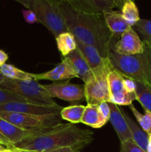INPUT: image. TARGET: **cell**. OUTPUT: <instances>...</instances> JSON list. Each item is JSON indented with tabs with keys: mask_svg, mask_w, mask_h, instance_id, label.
Instances as JSON below:
<instances>
[{
	"mask_svg": "<svg viewBox=\"0 0 151 152\" xmlns=\"http://www.w3.org/2000/svg\"><path fill=\"white\" fill-rule=\"evenodd\" d=\"M4 79H5V77H4V76H3L2 74H1V73H0V83H1V82H2L3 80H4Z\"/></svg>",
	"mask_w": 151,
	"mask_h": 152,
	"instance_id": "cell-39",
	"label": "cell"
},
{
	"mask_svg": "<svg viewBox=\"0 0 151 152\" xmlns=\"http://www.w3.org/2000/svg\"><path fill=\"white\" fill-rule=\"evenodd\" d=\"M0 118L26 131H48L62 123L60 113L46 115L0 111Z\"/></svg>",
	"mask_w": 151,
	"mask_h": 152,
	"instance_id": "cell-6",
	"label": "cell"
},
{
	"mask_svg": "<svg viewBox=\"0 0 151 152\" xmlns=\"http://www.w3.org/2000/svg\"><path fill=\"white\" fill-rule=\"evenodd\" d=\"M7 59H8V55L4 50H0V66L5 64Z\"/></svg>",
	"mask_w": 151,
	"mask_h": 152,
	"instance_id": "cell-34",
	"label": "cell"
},
{
	"mask_svg": "<svg viewBox=\"0 0 151 152\" xmlns=\"http://www.w3.org/2000/svg\"><path fill=\"white\" fill-rule=\"evenodd\" d=\"M62 108L63 107L59 105L45 106L24 102H9L0 105V111L2 112L20 113L33 115H46L60 113Z\"/></svg>",
	"mask_w": 151,
	"mask_h": 152,
	"instance_id": "cell-11",
	"label": "cell"
},
{
	"mask_svg": "<svg viewBox=\"0 0 151 152\" xmlns=\"http://www.w3.org/2000/svg\"><path fill=\"white\" fill-rule=\"evenodd\" d=\"M67 2L76 10L90 14L102 15L117 7L115 0H68Z\"/></svg>",
	"mask_w": 151,
	"mask_h": 152,
	"instance_id": "cell-12",
	"label": "cell"
},
{
	"mask_svg": "<svg viewBox=\"0 0 151 152\" xmlns=\"http://www.w3.org/2000/svg\"><path fill=\"white\" fill-rule=\"evenodd\" d=\"M112 50L124 56L138 54L143 52L144 42L133 27L130 26L115 43Z\"/></svg>",
	"mask_w": 151,
	"mask_h": 152,
	"instance_id": "cell-10",
	"label": "cell"
},
{
	"mask_svg": "<svg viewBox=\"0 0 151 152\" xmlns=\"http://www.w3.org/2000/svg\"><path fill=\"white\" fill-rule=\"evenodd\" d=\"M76 41L77 45L76 48L79 50L83 57L87 61V64L91 68L93 72L98 70L113 67L109 58L102 57L96 48L84 44L76 39Z\"/></svg>",
	"mask_w": 151,
	"mask_h": 152,
	"instance_id": "cell-13",
	"label": "cell"
},
{
	"mask_svg": "<svg viewBox=\"0 0 151 152\" xmlns=\"http://www.w3.org/2000/svg\"><path fill=\"white\" fill-rule=\"evenodd\" d=\"M5 149H7V148L6 147H4V145H2L1 144H0V151H4Z\"/></svg>",
	"mask_w": 151,
	"mask_h": 152,
	"instance_id": "cell-38",
	"label": "cell"
},
{
	"mask_svg": "<svg viewBox=\"0 0 151 152\" xmlns=\"http://www.w3.org/2000/svg\"><path fill=\"white\" fill-rule=\"evenodd\" d=\"M31 10L36 15L38 22L45 26L56 38L59 34L69 32L59 4L50 0H15Z\"/></svg>",
	"mask_w": 151,
	"mask_h": 152,
	"instance_id": "cell-4",
	"label": "cell"
},
{
	"mask_svg": "<svg viewBox=\"0 0 151 152\" xmlns=\"http://www.w3.org/2000/svg\"><path fill=\"white\" fill-rule=\"evenodd\" d=\"M113 68L98 70L93 72V76L84 83V96L87 104L99 105L101 102H110L107 76Z\"/></svg>",
	"mask_w": 151,
	"mask_h": 152,
	"instance_id": "cell-7",
	"label": "cell"
},
{
	"mask_svg": "<svg viewBox=\"0 0 151 152\" xmlns=\"http://www.w3.org/2000/svg\"><path fill=\"white\" fill-rule=\"evenodd\" d=\"M50 1H52L53 2H54V3H56V4H61V3L64 2V1H67L68 0H50Z\"/></svg>",
	"mask_w": 151,
	"mask_h": 152,
	"instance_id": "cell-37",
	"label": "cell"
},
{
	"mask_svg": "<svg viewBox=\"0 0 151 152\" xmlns=\"http://www.w3.org/2000/svg\"><path fill=\"white\" fill-rule=\"evenodd\" d=\"M133 1H134V0H133Z\"/></svg>",
	"mask_w": 151,
	"mask_h": 152,
	"instance_id": "cell-42",
	"label": "cell"
},
{
	"mask_svg": "<svg viewBox=\"0 0 151 152\" xmlns=\"http://www.w3.org/2000/svg\"><path fill=\"white\" fill-rule=\"evenodd\" d=\"M124 114V117L126 119L129 129L130 131L132 136V140L133 142L142 148L144 151L146 152L148 142H149V134L144 132L142 128L138 125L130 116L126 114L124 110H121Z\"/></svg>",
	"mask_w": 151,
	"mask_h": 152,
	"instance_id": "cell-20",
	"label": "cell"
},
{
	"mask_svg": "<svg viewBox=\"0 0 151 152\" xmlns=\"http://www.w3.org/2000/svg\"><path fill=\"white\" fill-rule=\"evenodd\" d=\"M115 2H116V4H117V8L121 9L125 0H115Z\"/></svg>",
	"mask_w": 151,
	"mask_h": 152,
	"instance_id": "cell-36",
	"label": "cell"
},
{
	"mask_svg": "<svg viewBox=\"0 0 151 152\" xmlns=\"http://www.w3.org/2000/svg\"><path fill=\"white\" fill-rule=\"evenodd\" d=\"M12 152H37L35 151H31V150H27V149H22V148H13L12 149Z\"/></svg>",
	"mask_w": 151,
	"mask_h": 152,
	"instance_id": "cell-35",
	"label": "cell"
},
{
	"mask_svg": "<svg viewBox=\"0 0 151 152\" xmlns=\"http://www.w3.org/2000/svg\"><path fill=\"white\" fill-rule=\"evenodd\" d=\"M98 107H99V111L102 113V115L104 116V117H105L107 121H109L110 115V108L109 103L107 102H101L100 104L98 105Z\"/></svg>",
	"mask_w": 151,
	"mask_h": 152,
	"instance_id": "cell-31",
	"label": "cell"
},
{
	"mask_svg": "<svg viewBox=\"0 0 151 152\" xmlns=\"http://www.w3.org/2000/svg\"><path fill=\"white\" fill-rule=\"evenodd\" d=\"M22 13L25 22H28V24H34L38 22L36 15L33 10L27 9V10H22Z\"/></svg>",
	"mask_w": 151,
	"mask_h": 152,
	"instance_id": "cell-30",
	"label": "cell"
},
{
	"mask_svg": "<svg viewBox=\"0 0 151 152\" xmlns=\"http://www.w3.org/2000/svg\"><path fill=\"white\" fill-rule=\"evenodd\" d=\"M59 7L68 31L81 42L96 48L102 57L109 58L115 42L105 24L103 14L83 13L67 1L59 4Z\"/></svg>",
	"mask_w": 151,
	"mask_h": 152,
	"instance_id": "cell-1",
	"label": "cell"
},
{
	"mask_svg": "<svg viewBox=\"0 0 151 152\" xmlns=\"http://www.w3.org/2000/svg\"><path fill=\"white\" fill-rule=\"evenodd\" d=\"M104 19L107 27L112 34L114 40L116 42L121 34L130 27L121 13L119 11L108 10L103 13Z\"/></svg>",
	"mask_w": 151,
	"mask_h": 152,
	"instance_id": "cell-18",
	"label": "cell"
},
{
	"mask_svg": "<svg viewBox=\"0 0 151 152\" xmlns=\"http://www.w3.org/2000/svg\"><path fill=\"white\" fill-rule=\"evenodd\" d=\"M0 73L5 78L10 80H34L35 74L26 72L10 64H4L0 66Z\"/></svg>",
	"mask_w": 151,
	"mask_h": 152,
	"instance_id": "cell-22",
	"label": "cell"
},
{
	"mask_svg": "<svg viewBox=\"0 0 151 152\" xmlns=\"http://www.w3.org/2000/svg\"><path fill=\"white\" fill-rule=\"evenodd\" d=\"M62 57L65 58L69 62L77 78L81 79L84 83L92 78L93 76V71L78 49L76 48L68 55Z\"/></svg>",
	"mask_w": 151,
	"mask_h": 152,
	"instance_id": "cell-17",
	"label": "cell"
},
{
	"mask_svg": "<svg viewBox=\"0 0 151 152\" xmlns=\"http://www.w3.org/2000/svg\"><path fill=\"white\" fill-rule=\"evenodd\" d=\"M90 142H81V143L77 144V145H72V146L63 147V148H56V149L50 150V151L44 152H80L83 148L87 146Z\"/></svg>",
	"mask_w": 151,
	"mask_h": 152,
	"instance_id": "cell-29",
	"label": "cell"
},
{
	"mask_svg": "<svg viewBox=\"0 0 151 152\" xmlns=\"http://www.w3.org/2000/svg\"><path fill=\"white\" fill-rule=\"evenodd\" d=\"M73 78H76L73 69L70 65L69 62L65 58L62 57L60 63L58 64L54 68L47 72L41 74H35L34 80H50L56 82L65 80H70Z\"/></svg>",
	"mask_w": 151,
	"mask_h": 152,
	"instance_id": "cell-14",
	"label": "cell"
},
{
	"mask_svg": "<svg viewBox=\"0 0 151 152\" xmlns=\"http://www.w3.org/2000/svg\"><path fill=\"white\" fill-rule=\"evenodd\" d=\"M0 88L24 98L30 103L45 106L58 105L47 91L34 80H10L5 78L0 83Z\"/></svg>",
	"mask_w": 151,
	"mask_h": 152,
	"instance_id": "cell-5",
	"label": "cell"
},
{
	"mask_svg": "<svg viewBox=\"0 0 151 152\" xmlns=\"http://www.w3.org/2000/svg\"><path fill=\"white\" fill-rule=\"evenodd\" d=\"M0 144H1L7 148H9V149H13L14 148L11 142L6 137H4L1 132H0Z\"/></svg>",
	"mask_w": 151,
	"mask_h": 152,
	"instance_id": "cell-33",
	"label": "cell"
},
{
	"mask_svg": "<svg viewBox=\"0 0 151 152\" xmlns=\"http://www.w3.org/2000/svg\"><path fill=\"white\" fill-rule=\"evenodd\" d=\"M107 122L99 111L98 105L87 104L81 120V123L93 129H99L106 125Z\"/></svg>",
	"mask_w": 151,
	"mask_h": 152,
	"instance_id": "cell-19",
	"label": "cell"
},
{
	"mask_svg": "<svg viewBox=\"0 0 151 152\" xmlns=\"http://www.w3.org/2000/svg\"><path fill=\"white\" fill-rule=\"evenodd\" d=\"M55 129V128H54ZM51 129V130H53ZM26 131L14 126L12 123L0 118V132L11 142L13 145L26 138L41 134L49 131Z\"/></svg>",
	"mask_w": 151,
	"mask_h": 152,
	"instance_id": "cell-16",
	"label": "cell"
},
{
	"mask_svg": "<svg viewBox=\"0 0 151 152\" xmlns=\"http://www.w3.org/2000/svg\"><path fill=\"white\" fill-rule=\"evenodd\" d=\"M143 42L142 53L124 56L111 50L109 59L113 69L123 77L142 83L151 89V43Z\"/></svg>",
	"mask_w": 151,
	"mask_h": 152,
	"instance_id": "cell-3",
	"label": "cell"
},
{
	"mask_svg": "<svg viewBox=\"0 0 151 152\" xmlns=\"http://www.w3.org/2000/svg\"><path fill=\"white\" fill-rule=\"evenodd\" d=\"M133 28L141 36L142 41L151 43V19H140Z\"/></svg>",
	"mask_w": 151,
	"mask_h": 152,
	"instance_id": "cell-27",
	"label": "cell"
},
{
	"mask_svg": "<svg viewBox=\"0 0 151 152\" xmlns=\"http://www.w3.org/2000/svg\"><path fill=\"white\" fill-rule=\"evenodd\" d=\"M93 134L92 131L80 129L74 124L62 123L53 130L26 138L15 144L13 147L44 152L81 142H91Z\"/></svg>",
	"mask_w": 151,
	"mask_h": 152,
	"instance_id": "cell-2",
	"label": "cell"
},
{
	"mask_svg": "<svg viewBox=\"0 0 151 152\" xmlns=\"http://www.w3.org/2000/svg\"><path fill=\"white\" fill-rule=\"evenodd\" d=\"M130 109L133 112V115H134L135 118L137 120L138 123H139V126L146 133L148 134L151 133V112L147 111V110H144L145 113L144 114H142L133 105V104H130L128 105Z\"/></svg>",
	"mask_w": 151,
	"mask_h": 152,
	"instance_id": "cell-26",
	"label": "cell"
},
{
	"mask_svg": "<svg viewBox=\"0 0 151 152\" xmlns=\"http://www.w3.org/2000/svg\"><path fill=\"white\" fill-rule=\"evenodd\" d=\"M53 98H58L70 102H78L85 99L84 86L69 83H52L42 85Z\"/></svg>",
	"mask_w": 151,
	"mask_h": 152,
	"instance_id": "cell-9",
	"label": "cell"
},
{
	"mask_svg": "<svg viewBox=\"0 0 151 152\" xmlns=\"http://www.w3.org/2000/svg\"><path fill=\"white\" fill-rule=\"evenodd\" d=\"M56 42L57 48L62 56H67L77 48L75 37L70 32H64L59 34L56 37Z\"/></svg>",
	"mask_w": 151,
	"mask_h": 152,
	"instance_id": "cell-21",
	"label": "cell"
},
{
	"mask_svg": "<svg viewBox=\"0 0 151 152\" xmlns=\"http://www.w3.org/2000/svg\"><path fill=\"white\" fill-rule=\"evenodd\" d=\"M108 103L110 108L109 120L110 121L120 142H123L127 140H133L128 125L121 109L115 104L112 102Z\"/></svg>",
	"mask_w": 151,
	"mask_h": 152,
	"instance_id": "cell-15",
	"label": "cell"
},
{
	"mask_svg": "<svg viewBox=\"0 0 151 152\" xmlns=\"http://www.w3.org/2000/svg\"><path fill=\"white\" fill-rule=\"evenodd\" d=\"M108 86H109L110 102L117 105H130L134 100H136V92L129 93L124 86V77L113 69L108 74Z\"/></svg>",
	"mask_w": 151,
	"mask_h": 152,
	"instance_id": "cell-8",
	"label": "cell"
},
{
	"mask_svg": "<svg viewBox=\"0 0 151 152\" xmlns=\"http://www.w3.org/2000/svg\"><path fill=\"white\" fill-rule=\"evenodd\" d=\"M121 13L124 19L130 27H133L140 19L139 12L133 0H125L121 8Z\"/></svg>",
	"mask_w": 151,
	"mask_h": 152,
	"instance_id": "cell-24",
	"label": "cell"
},
{
	"mask_svg": "<svg viewBox=\"0 0 151 152\" xmlns=\"http://www.w3.org/2000/svg\"><path fill=\"white\" fill-rule=\"evenodd\" d=\"M85 106L82 105H73L65 107L61 111L60 114L62 120L68 121L71 124L81 123Z\"/></svg>",
	"mask_w": 151,
	"mask_h": 152,
	"instance_id": "cell-23",
	"label": "cell"
},
{
	"mask_svg": "<svg viewBox=\"0 0 151 152\" xmlns=\"http://www.w3.org/2000/svg\"><path fill=\"white\" fill-rule=\"evenodd\" d=\"M136 100L144 110L151 112V89L141 83L136 82Z\"/></svg>",
	"mask_w": 151,
	"mask_h": 152,
	"instance_id": "cell-25",
	"label": "cell"
},
{
	"mask_svg": "<svg viewBox=\"0 0 151 152\" xmlns=\"http://www.w3.org/2000/svg\"><path fill=\"white\" fill-rule=\"evenodd\" d=\"M123 83H124V88H126L127 91H128L129 93H135L136 92V82L133 81V80L124 77V81H123Z\"/></svg>",
	"mask_w": 151,
	"mask_h": 152,
	"instance_id": "cell-32",
	"label": "cell"
},
{
	"mask_svg": "<svg viewBox=\"0 0 151 152\" xmlns=\"http://www.w3.org/2000/svg\"><path fill=\"white\" fill-rule=\"evenodd\" d=\"M0 152H12V149H9V148H7L4 151H1Z\"/></svg>",
	"mask_w": 151,
	"mask_h": 152,
	"instance_id": "cell-40",
	"label": "cell"
},
{
	"mask_svg": "<svg viewBox=\"0 0 151 152\" xmlns=\"http://www.w3.org/2000/svg\"><path fill=\"white\" fill-rule=\"evenodd\" d=\"M149 141H151V133L149 134Z\"/></svg>",
	"mask_w": 151,
	"mask_h": 152,
	"instance_id": "cell-41",
	"label": "cell"
},
{
	"mask_svg": "<svg viewBox=\"0 0 151 152\" xmlns=\"http://www.w3.org/2000/svg\"><path fill=\"white\" fill-rule=\"evenodd\" d=\"M9 102H28L26 99H24V98L0 88V105Z\"/></svg>",
	"mask_w": 151,
	"mask_h": 152,
	"instance_id": "cell-28",
	"label": "cell"
}]
</instances>
